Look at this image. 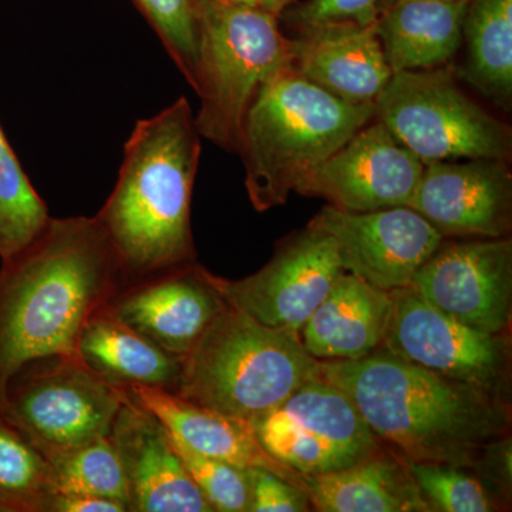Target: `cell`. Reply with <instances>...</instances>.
<instances>
[{"label":"cell","mask_w":512,"mask_h":512,"mask_svg":"<svg viewBox=\"0 0 512 512\" xmlns=\"http://www.w3.org/2000/svg\"><path fill=\"white\" fill-rule=\"evenodd\" d=\"M52 467L0 412V512H46Z\"/></svg>","instance_id":"d4e9b609"},{"label":"cell","mask_w":512,"mask_h":512,"mask_svg":"<svg viewBox=\"0 0 512 512\" xmlns=\"http://www.w3.org/2000/svg\"><path fill=\"white\" fill-rule=\"evenodd\" d=\"M124 397L79 357L49 356L10 377L2 414L50 461L110 436Z\"/></svg>","instance_id":"ba28073f"},{"label":"cell","mask_w":512,"mask_h":512,"mask_svg":"<svg viewBox=\"0 0 512 512\" xmlns=\"http://www.w3.org/2000/svg\"><path fill=\"white\" fill-rule=\"evenodd\" d=\"M309 225L333 239L343 271L389 292L409 288L444 241L410 207L348 212L326 205Z\"/></svg>","instance_id":"7c38bea8"},{"label":"cell","mask_w":512,"mask_h":512,"mask_svg":"<svg viewBox=\"0 0 512 512\" xmlns=\"http://www.w3.org/2000/svg\"><path fill=\"white\" fill-rule=\"evenodd\" d=\"M383 348L414 365L494 390L507 363L500 335L481 332L440 311L410 288L392 291Z\"/></svg>","instance_id":"5bb4252c"},{"label":"cell","mask_w":512,"mask_h":512,"mask_svg":"<svg viewBox=\"0 0 512 512\" xmlns=\"http://www.w3.org/2000/svg\"><path fill=\"white\" fill-rule=\"evenodd\" d=\"M249 426L266 453L302 476L342 470L380 447L348 396L322 376Z\"/></svg>","instance_id":"9c48e42d"},{"label":"cell","mask_w":512,"mask_h":512,"mask_svg":"<svg viewBox=\"0 0 512 512\" xmlns=\"http://www.w3.org/2000/svg\"><path fill=\"white\" fill-rule=\"evenodd\" d=\"M110 306L158 348L183 359L225 303L205 281L202 266L190 262L131 282Z\"/></svg>","instance_id":"2e32d148"},{"label":"cell","mask_w":512,"mask_h":512,"mask_svg":"<svg viewBox=\"0 0 512 512\" xmlns=\"http://www.w3.org/2000/svg\"><path fill=\"white\" fill-rule=\"evenodd\" d=\"M389 2H390V0H386V2H384V5H387V3H389ZM463 2H470V0H463ZM383 8H384V6H383Z\"/></svg>","instance_id":"d590c367"},{"label":"cell","mask_w":512,"mask_h":512,"mask_svg":"<svg viewBox=\"0 0 512 512\" xmlns=\"http://www.w3.org/2000/svg\"><path fill=\"white\" fill-rule=\"evenodd\" d=\"M110 437L126 474L131 511L214 512L164 424L127 394Z\"/></svg>","instance_id":"e0dca14e"},{"label":"cell","mask_w":512,"mask_h":512,"mask_svg":"<svg viewBox=\"0 0 512 512\" xmlns=\"http://www.w3.org/2000/svg\"><path fill=\"white\" fill-rule=\"evenodd\" d=\"M225 3H235V5H256L258 6V0H220Z\"/></svg>","instance_id":"e575fe53"},{"label":"cell","mask_w":512,"mask_h":512,"mask_svg":"<svg viewBox=\"0 0 512 512\" xmlns=\"http://www.w3.org/2000/svg\"><path fill=\"white\" fill-rule=\"evenodd\" d=\"M320 376L348 396L377 440L404 461L473 466L507 429L494 390L451 379L377 349L362 359L319 362Z\"/></svg>","instance_id":"7a4b0ae2"},{"label":"cell","mask_w":512,"mask_h":512,"mask_svg":"<svg viewBox=\"0 0 512 512\" xmlns=\"http://www.w3.org/2000/svg\"><path fill=\"white\" fill-rule=\"evenodd\" d=\"M200 47L194 117L201 137L228 153L241 146L242 126L256 93L293 69L291 37L276 16L256 5L198 0Z\"/></svg>","instance_id":"8992f818"},{"label":"cell","mask_w":512,"mask_h":512,"mask_svg":"<svg viewBox=\"0 0 512 512\" xmlns=\"http://www.w3.org/2000/svg\"><path fill=\"white\" fill-rule=\"evenodd\" d=\"M293 69L340 99L375 104L393 72L375 26L329 23L291 37Z\"/></svg>","instance_id":"ac0fdd59"},{"label":"cell","mask_w":512,"mask_h":512,"mask_svg":"<svg viewBox=\"0 0 512 512\" xmlns=\"http://www.w3.org/2000/svg\"><path fill=\"white\" fill-rule=\"evenodd\" d=\"M463 0H390L375 30L393 73L453 62L463 45Z\"/></svg>","instance_id":"44dd1931"},{"label":"cell","mask_w":512,"mask_h":512,"mask_svg":"<svg viewBox=\"0 0 512 512\" xmlns=\"http://www.w3.org/2000/svg\"><path fill=\"white\" fill-rule=\"evenodd\" d=\"M384 2L386 0H299L279 16V23L295 33L329 23L375 26Z\"/></svg>","instance_id":"4dcf8cb0"},{"label":"cell","mask_w":512,"mask_h":512,"mask_svg":"<svg viewBox=\"0 0 512 512\" xmlns=\"http://www.w3.org/2000/svg\"><path fill=\"white\" fill-rule=\"evenodd\" d=\"M119 387L134 402L153 413L171 436L191 450L239 468H265L308 494L305 476L266 453L249 423L188 402L160 387L138 384Z\"/></svg>","instance_id":"d6986e66"},{"label":"cell","mask_w":512,"mask_h":512,"mask_svg":"<svg viewBox=\"0 0 512 512\" xmlns=\"http://www.w3.org/2000/svg\"><path fill=\"white\" fill-rule=\"evenodd\" d=\"M46 512H127V508L106 498L56 490L47 501Z\"/></svg>","instance_id":"d6a6232c"},{"label":"cell","mask_w":512,"mask_h":512,"mask_svg":"<svg viewBox=\"0 0 512 512\" xmlns=\"http://www.w3.org/2000/svg\"><path fill=\"white\" fill-rule=\"evenodd\" d=\"M393 312L392 292L343 272L301 330L316 360H357L383 346Z\"/></svg>","instance_id":"ffe728a7"},{"label":"cell","mask_w":512,"mask_h":512,"mask_svg":"<svg viewBox=\"0 0 512 512\" xmlns=\"http://www.w3.org/2000/svg\"><path fill=\"white\" fill-rule=\"evenodd\" d=\"M200 156L185 97L138 120L128 137L119 178L96 217L131 282L194 262L190 214Z\"/></svg>","instance_id":"3957f363"},{"label":"cell","mask_w":512,"mask_h":512,"mask_svg":"<svg viewBox=\"0 0 512 512\" xmlns=\"http://www.w3.org/2000/svg\"><path fill=\"white\" fill-rule=\"evenodd\" d=\"M375 104L350 103L288 69L256 93L238 154L249 201L258 212L281 207L306 174L375 119Z\"/></svg>","instance_id":"277c9868"},{"label":"cell","mask_w":512,"mask_h":512,"mask_svg":"<svg viewBox=\"0 0 512 512\" xmlns=\"http://www.w3.org/2000/svg\"><path fill=\"white\" fill-rule=\"evenodd\" d=\"M424 163L373 119L296 185V194L323 198L348 212L409 207Z\"/></svg>","instance_id":"8fae6325"},{"label":"cell","mask_w":512,"mask_h":512,"mask_svg":"<svg viewBox=\"0 0 512 512\" xmlns=\"http://www.w3.org/2000/svg\"><path fill=\"white\" fill-rule=\"evenodd\" d=\"M296 2H299V0H258V6L279 19V16H281L286 9L295 5Z\"/></svg>","instance_id":"836d02e7"},{"label":"cell","mask_w":512,"mask_h":512,"mask_svg":"<svg viewBox=\"0 0 512 512\" xmlns=\"http://www.w3.org/2000/svg\"><path fill=\"white\" fill-rule=\"evenodd\" d=\"M128 284L97 217H50L32 242L2 259L0 412L10 377L30 360L79 357L84 326Z\"/></svg>","instance_id":"6da1fadb"},{"label":"cell","mask_w":512,"mask_h":512,"mask_svg":"<svg viewBox=\"0 0 512 512\" xmlns=\"http://www.w3.org/2000/svg\"><path fill=\"white\" fill-rule=\"evenodd\" d=\"M170 433V431H168ZM171 436V434H170ZM191 480L201 494L220 512H249L251 480L249 468H239L225 461L205 457L171 436Z\"/></svg>","instance_id":"f546056e"},{"label":"cell","mask_w":512,"mask_h":512,"mask_svg":"<svg viewBox=\"0 0 512 512\" xmlns=\"http://www.w3.org/2000/svg\"><path fill=\"white\" fill-rule=\"evenodd\" d=\"M77 352L84 365L114 386L138 384L175 393L180 383L181 359L123 322L110 302L84 326Z\"/></svg>","instance_id":"603a6c76"},{"label":"cell","mask_w":512,"mask_h":512,"mask_svg":"<svg viewBox=\"0 0 512 512\" xmlns=\"http://www.w3.org/2000/svg\"><path fill=\"white\" fill-rule=\"evenodd\" d=\"M466 63L456 72L504 110L512 106V0H470L463 22Z\"/></svg>","instance_id":"cb8c5ba5"},{"label":"cell","mask_w":512,"mask_h":512,"mask_svg":"<svg viewBox=\"0 0 512 512\" xmlns=\"http://www.w3.org/2000/svg\"><path fill=\"white\" fill-rule=\"evenodd\" d=\"M414 483L431 511L488 512L494 510L480 481L451 464L406 461Z\"/></svg>","instance_id":"f1b7e54d"},{"label":"cell","mask_w":512,"mask_h":512,"mask_svg":"<svg viewBox=\"0 0 512 512\" xmlns=\"http://www.w3.org/2000/svg\"><path fill=\"white\" fill-rule=\"evenodd\" d=\"M410 288L458 322L501 335L511 320V239L441 244Z\"/></svg>","instance_id":"4fadbf2b"},{"label":"cell","mask_w":512,"mask_h":512,"mask_svg":"<svg viewBox=\"0 0 512 512\" xmlns=\"http://www.w3.org/2000/svg\"><path fill=\"white\" fill-rule=\"evenodd\" d=\"M409 207L443 237L504 238L512 225L508 161L463 158L424 164Z\"/></svg>","instance_id":"9a60e30c"},{"label":"cell","mask_w":512,"mask_h":512,"mask_svg":"<svg viewBox=\"0 0 512 512\" xmlns=\"http://www.w3.org/2000/svg\"><path fill=\"white\" fill-rule=\"evenodd\" d=\"M375 111V119L424 164L463 158L510 161L511 127L461 90L451 64L393 73Z\"/></svg>","instance_id":"52a82bcc"},{"label":"cell","mask_w":512,"mask_h":512,"mask_svg":"<svg viewBox=\"0 0 512 512\" xmlns=\"http://www.w3.org/2000/svg\"><path fill=\"white\" fill-rule=\"evenodd\" d=\"M134 3L195 89L200 52L198 0H134Z\"/></svg>","instance_id":"83f0119b"},{"label":"cell","mask_w":512,"mask_h":512,"mask_svg":"<svg viewBox=\"0 0 512 512\" xmlns=\"http://www.w3.org/2000/svg\"><path fill=\"white\" fill-rule=\"evenodd\" d=\"M249 512H306L312 510L308 494L265 468H249Z\"/></svg>","instance_id":"1f68e13d"},{"label":"cell","mask_w":512,"mask_h":512,"mask_svg":"<svg viewBox=\"0 0 512 512\" xmlns=\"http://www.w3.org/2000/svg\"><path fill=\"white\" fill-rule=\"evenodd\" d=\"M50 220L0 127V259L25 248Z\"/></svg>","instance_id":"484cf974"},{"label":"cell","mask_w":512,"mask_h":512,"mask_svg":"<svg viewBox=\"0 0 512 512\" xmlns=\"http://www.w3.org/2000/svg\"><path fill=\"white\" fill-rule=\"evenodd\" d=\"M343 272L333 239L311 225L282 241L271 261L247 278L228 281L202 268L229 308L299 335Z\"/></svg>","instance_id":"30bf717a"},{"label":"cell","mask_w":512,"mask_h":512,"mask_svg":"<svg viewBox=\"0 0 512 512\" xmlns=\"http://www.w3.org/2000/svg\"><path fill=\"white\" fill-rule=\"evenodd\" d=\"M305 481L316 511H431L406 461L380 447L352 466L319 476H305Z\"/></svg>","instance_id":"7402d4cb"},{"label":"cell","mask_w":512,"mask_h":512,"mask_svg":"<svg viewBox=\"0 0 512 512\" xmlns=\"http://www.w3.org/2000/svg\"><path fill=\"white\" fill-rule=\"evenodd\" d=\"M320 376L319 360L295 330L271 328L228 305L181 359L175 393L252 423Z\"/></svg>","instance_id":"5b68a950"},{"label":"cell","mask_w":512,"mask_h":512,"mask_svg":"<svg viewBox=\"0 0 512 512\" xmlns=\"http://www.w3.org/2000/svg\"><path fill=\"white\" fill-rule=\"evenodd\" d=\"M49 464L57 491L106 498L131 511L126 474L110 436L90 441Z\"/></svg>","instance_id":"4316f807"}]
</instances>
